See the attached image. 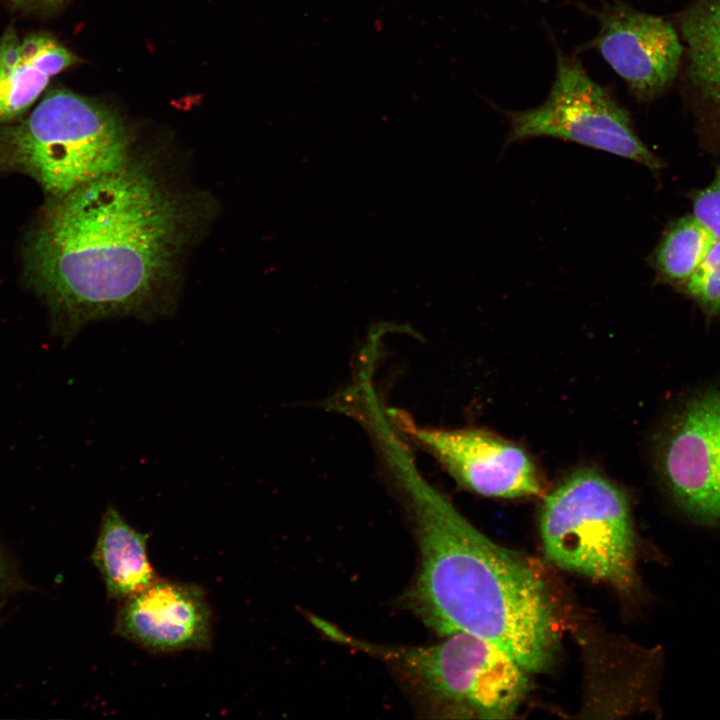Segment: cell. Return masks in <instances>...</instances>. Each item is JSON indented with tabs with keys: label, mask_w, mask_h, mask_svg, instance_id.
<instances>
[{
	"label": "cell",
	"mask_w": 720,
	"mask_h": 720,
	"mask_svg": "<svg viewBox=\"0 0 720 720\" xmlns=\"http://www.w3.org/2000/svg\"><path fill=\"white\" fill-rule=\"evenodd\" d=\"M200 204L151 161L48 198L24 245L26 276L65 338L84 325L169 314Z\"/></svg>",
	"instance_id": "obj_1"
},
{
	"label": "cell",
	"mask_w": 720,
	"mask_h": 720,
	"mask_svg": "<svg viewBox=\"0 0 720 720\" xmlns=\"http://www.w3.org/2000/svg\"><path fill=\"white\" fill-rule=\"evenodd\" d=\"M420 552L403 601L441 636L464 632L505 651L528 673L553 663V608L540 576L475 528L417 471L405 448L389 456Z\"/></svg>",
	"instance_id": "obj_2"
},
{
	"label": "cell",
	"mask_w": 720,
	"mask_h": 720,
	"mask_svg": "<svg viewBox=\"0 0 720 720\" xmlns=\"http://www.w3.org/2000/svg\"><path fill=\"white\" fill-rule=\"evenodd\" d=\"M131 158L118 115L66 89L50 90L31 112L0 125V170L30 176L48 198L111 174Z\"/></svg>",
	"instance_id": "obj_3"
},
{
	"label": "cell",
	"mask_w": 720,
	"mask_h": 720,
	"mask_svg": "<svg viewBox=\"0 0 720 720\" xmlns=\"http://www.w3.org/2000/svg\"><path fill=\"white\" fill-rule=\"evenodd\" d=\"M320 630L389 664L437 712L510 718L528 692V672L502 649L469 633L450 634L428 646H402L364 641L328 621Z\"/></svg>",
	"instance_id": "obj_4"
},
{
	"label": "cell",
	"mask_w": 720,
	"mask_h": 720,
	"mask_svg": "<svg viewBox=\"0 0 720 720\" xmlns=\"http://www.w3.org/2000/svg\"><path fill=\"white\" fill-rule=\"evenodd\" d=\"M540 534L546 556L556 565L638 592L637 543L628 499L602 474L582 468L545 498Z\"/></svg>",
	"instance_id": "obj_5"
},
{
	"label": "cell",
	"mask_w": 720,
	"mask_h": 720,
	"mask_svg": "<svg viewBox=\"0 0 720 720\" xmlns=\"http://www.w3.org/2000/svg\"><path fill=\"white\" fill-rule=\"evenodd\" d=\"M506 115L510 123L506 144L553 137L633 160L653 173L663 168L662 161L639 139L628 111L586 73L580 62L560 50L555 78L544 102Z\"/></svg>",
	"instance_id": "obj_6"
},
{
	"label": "cell",
	"mask_w": 720,
	"mask_h": 720,
	"mask_svg": "<svg viewBox=\"0 0 720 720\" xmlns=\"http://www.w3.org/2000/svg\"><path fill=\"white\" fill-rule=\"evenodd\" d=\"M657 466L683 512L702 523L720 522V391L694 397L674 415Z\"/></svg>",
	"instance_id": "obj_7"
},
{
	"label": "cell",
	"mask_w": 720,
	"mask_h": 720,
	"mask_svg": "<svg viewBox=\"0 0 720 720\" xmlns=\"http://www.w3.org/2000/svg\"><path fill=\"white\" fill-rule=\"evenodd\" d=\"M400 424L462 487L486 497L538 495L542 486L531 456L519 445L478 428L418 427L396 411Z\"/></svg>",
	"instance_id": "obj_8"
},
{
	"label": "cell",
	"mask_w": 720,
	"mask_h": 720,
	"mask_svg": "<svg viewBox=\"0 0 720 720\" xmlns=\"http://www.w3.org/2000/svg\"><path fill=\"white\" fill-rule=\"evenodd\" d=\"M596 16L600 28L587 47L600 53L638 102L659 98L679 79L684 45L675 24L618 0Z\"/></svg>",
	"instance_id": "obj_9"
},
{
	"label": "cell",
	"mask_w": 720,
	"mask_h": 720,
	"mask_svg": "<svg viewBox=\"0 0 720 720\" xmlns=\"http://www.w3.org/2000/svg\"><path fill=\"white\" fill-rule=\"evenodd\" d=\"M115 632L155 652L208 648L211 610L199 586L158 578L123 601Z\"/></svg>",
	"instance_id": "obj_10"
},
{
	"label": "cell",
	"mask_w": 720,
	"mask_h": 720,
	"mask_svg": "<svg viewBox=\"0 0 720 720\" xmlns=\"http://www.w3.org/2000/svg\"><path fill=\"white\" fill-rule=\"evenodd\" d=\"M77 60L47 33L20 35L9 27L0 36V125L24 116L50 80Z\"/></svg>",
	"instance_id": "obj_11"
},
{
	"label": "cell",
	"mask_w": 720,
	"mask_h": 720,
	"mask_svg": "<svg viewBox=\"0 0 720 720\" xmlns=\"http://www.w3.org/2000/svg\"><path fill=\"white\" fill-rule=\"evenodd\" d=\"M675 25L684 45L682 88L701 116L720 130V0H689Z\"/></svg>",
	"instance_id": "obj_12"
},
{
	"label": "cell",
	"mask_w": 720,
	"mask_h": 720,
	"mask_svg": "<svg viewBox=\"0 0 720 720\" xmlns=\"http://www.w3.org/2000/svg\"><path fill=\"white\" fill-rule=\"evenodd\" d=\"M92 560L110 598L124 601L157 579L147 555V535L130 526L111 505L101 520Z\"/></svg>",
	"instance_id": "obj_13"
},
{
	"label": "cell",
	"mask_w": 720,
	"mask_h": 720,
	"mask_svg": "<svg viewBox=\"0 0 720 720\" xmlns=\"http://www.w3.org/2000/svg\"><path fill=\"white\" fill-rule=\"evenodd\" d=\"M716 237L694 215L677 219L665 230L652 255L657 278L682 287L697 269Z\"/></svg>",
	"instance_id": "obj_14"
},
{
	"label": "cell",
	"mask_w": 720,
	"mask_h": 720,
	"mask_svg": "<svg viewBox=\"0 0 720 720\" xmlns=\"http://www.w3.org/2000/svg\"><path fill=\"white\" fill-rule=\"evenodd\" d=\"M681 288L699 306L707 320L719 315L720 239H715L697 269Z\"/></svg>",
	"instance_id": "obj_15"
},
{
	"label": "cell",
	"mask_w": 720,
	"mask_h": 720,
	"mask_svg": "<svg viewBox=\"0 0 720 720\" xmlns=\"http://www.w3.org/2000/svg\"><path fill=\"white\" fill-rule=\"evenodd\" d=\"M693 215L720 239V166L714 179L692 197Z\"/></svg>",
	"instance_id": "obj_16"
},
{
	"label": "cell",
	"mask_w": 720,
	"mask_h": 720,
	"mask_svg": "<svg viewBox=\"0 0 720 720\" xmlns=\"http://www.w3.org/2000/svg\"><path fill=\"white\" fill-rule=\"evenodd\" d=\"M16 8L29 10H49L59 6L64 0H6Z\"/></svg>",
	"instance_id": "obj_17"
},
{
	"label": "cell",
	"mask_w": 720,
	"mask_h": 720,
	"mask_svg": "<svg viewBox=\"0 0 720 720\" xmlns=\"http://www.w3.org/2000/svg\"><path fill=\"white\" fill-rule=\"evenodd\" d=\"M7 566L6 562L3 558L2 553L0 552V590L7 584Z\"/></svg>",
	"instance_id": "obj_18"
}]
</instances>
